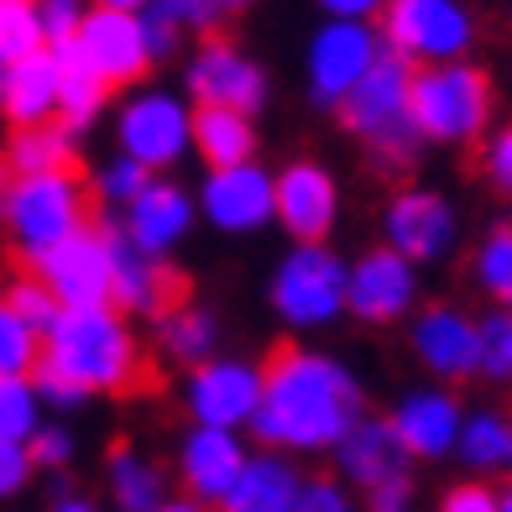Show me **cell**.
<instances>
[{"instance_id": "obj_41", "label": "cell", "mask_w": 512, "mask_h": 512, "mask_svg": "<svg viewBox=\"0 0 512 512\" xmlns=\"http://www.w3.org/2000/svg\"><path fill=\"white\" fill-rule=\"evenodd\" d=\"M84 11H89V6H79V0H48V6H42V32H48V48H53V53H58V48H74V42H79Z\"/></svg>"}, {"instance_id": "obj_2", "label": "cell", "mask_w": 512, "mask_h": 512, "mask_svg": "<svg viewBox=\"0 0 512 512\" xmlns=\"http://www.w3.org/2000/svg\"><path fill=\"white\" fill-rule=\"evenodd\" d=\"M136 377H142V340L115 304L63 309L42 335V366L32 371L48 413H74L89 398L126 392Z\"/></svg>"}, {"instance_id": "obj_8", "label": "cell", "mask_w": 512, "mask_h": 512, "mask_svg": "<svg viewBox=\"0 0 512 512\" xmlns=\"http://www.w3.org/2000/svg\"><path fill=\"white\" fill-rule=\"evenodd\" d=\"M377 27L387 53H398L408 68L460 63L476 42V16L465 0H387Z\"/></svg>"}, {"instance_id": "obj_10", "label": "cell", "mask_w": 512, "mask_h": 512, "mask_svg": "<svg viewBox=\"0 0 512 512\" xmlns=\"http://www.w3.org/2000/svg\"><path fill=\"white\" fill-rule=\"evenodd\" d=\"M262 387H267L262 361H251V356H225V351H220L215 361L183 371L178 398H183L189 424L251 434L256 413H262Z\"/></svg>"}, {"instance_id": "obj_26", "label": "cell", "mask_w": 512, "mask_h": 512, "mask_svg": "<svg viewBox=\"0 0 512 512\" xmlns=\"http://www.w3.org/2000/svg\"><path fill=\"white\" fill-rule=\"evenodd\" d=\"M304 486H309V476L298 471L293 455L256 450L251 465H246V476L236 481V492L225 497L220 512H298Z\"/></svg>"}, {"instance_id": "obj_31", "label": "cell", "mask_w": 512, "mask_h": 512, "mask_svg": "<svg viewBox=\"0 0 512 512\" xmlns=\"http://www.w3.org/2000/svg\"><path fill=\"white\" fill-rule=\"evenodd\" d=\"M507 450H512V418H507V413H497V408L465 413L455 460H460L476 481H486L492 471H507Z\"/></svg>"}, {"instance_id": "obj_44", "label": "cell", "mask_w": 512, "mask_h": 512, "mask_svg": "<svg viewBox=\"0 0 512 512\" xmlns=\"http://www.w3.org/2000/svg\"><path fill=\"white\" fill-rule=\"evenodd\" d=\"M481 173L497 194H512V126L507 131H492L481 147Z\"/></svg>"}, {"instance_id": "obj_20", "label": "cell", "mask_w": 512, "mask_h": 512, "mask_svg": "<svg viewBox=\"0 0 512 512\" xmlns=\"http://www.w3.org/2000/svg\"><path fill=\"white\" fill-rule=\"evenodd\" d=\"M74 58L89 68L95 79H105L110 89H136L147 84V42H142V16H121V11H84V27L74 42Z\"/></svg>"}, {"instance_id": "obj_38", "label": "cell", "mask_w": 512, "mask_h": 512, "mask_svg": "<svg viewBox=\"0 0 512 512\" xmlns=\"http://www.w3.org/2000/svg\"><path fill=\"white\" fill-rule=\"evenodd\" d=\"M481 377L512 382V309L481 314Z\"/></svg>"}, {"instance_id": "obj_45", "label": "cell", "mask_w": 512, "mask_h": 512, "mask_svg": "<svg viewBox=\"0 0 512 512\" xmlns=\"http://www.w3.org/2000/svg\"><path fill=\"white\" fill-rule=\"evenodd\" d=\"M439 512H497V486H486L476 476H465L455 486H445L439 497Z\"/></svg>"}, {"instance_id": "obj_40", "label": "cell", "mask_w": 512, "mask_h": 512, "mask_svg": "<svg viewBox=\"0 0 512 512\" xmlns=\"http://www.w3.org/2000/svg\"><path fill=\"white\" fill-rule=\"evenodd\" d=\"M183 37H189V32L178 27V16L162 6V0L152 11H142V42H147L152 63H173V53H183Z\"/></svg>"}, {"instance_id": "obj_30", "label": "cell", "mask_w": 512, "mask_h": 512, "mask_svg": "<svg viewBox=\"0 0 512 512\" xmlns=\"http://www.w3.org/2000/svg\"><path fill=\"white\" fill-rule=\"evenodd\" d=\"M53 53V48H48ZM58 63H63V100H58V126L74 136L84 131H95L100 126V115L110 110V84L105 79H95L89 68L74 58V48H58Z\"/></svg>"}, {"instance_id": "obj_1", "label": "cell", "mask_w": 512, "mask_h": 512, "mask_svg": "<svg viewBox=\"0 0 512 512\" xmlns=\"http://www.w3.org/2000/svg\"><path fill=\"white\" fill-rule=\"evenodd\" d=\"M262 413H256V450L277 455H335V445L366 418V387L351 361L319 345H283L262 361Z\"/></svg>"}, {"instance_id": "obj_57", "label": "cell", "mask_w": 512, "mask_h": 512, "mask_svg": "<svg viewBox=\"0 0 512 512\" xmlns=\"http://www.w3.org/2000/svg\"><path fill=\"white\" fill-rule=\"evenodd\" d=\"M507 471H512V450H507Z\"/></svg>"}, {"instance_id": "obj_55", "label": "cell", "mask_w": 512, "mask_h": 512, "mask_svg": "<svg viewBox=\"0 0 512 512\" xmlns=\"http://www.w3.org/2000/svg\"><path fill=\"white\" fill-rule=\"evenodd\" d=\"M0 100H6V68H0Z\"/></svg>"}, {"instance_id": "obj_22", "label": "cell", "mask_w": 512, "mask_h": 512, "mask_svg": "<svg viewBox=\"0 0 512 512\" xmlns=\"http://www.w3.org/2000/svg\"><path fill=\"white\" fill-rule=\"evenodd\" d=\"M330 460H335V481H345L361 497L387 486V481H398V476H413V460H408V450H403V439H398L387 413H366L361 424L335 445Z\"/></svg>"}, {"instance_id": "obj_12", "label": "cell", "mask_w": 512, "mask_h": 512, "mask_svg": "<svg viewBox=\"0 0 512 512\" xmlns=\"http://www.w3.org/2000/svg\"><path fill=\"white\" fill-rule=\"evenodd\" d=\"M199 220L220 236H262L267 225H277V173L256 162L241 168H209L194 189Z\"/></svg>"}, {"instance_id": "obj_4", "label": "cell", "mask_w": 512, "mask_h": 512, "mask_svg": "<svg viewBox=\"0 0 512 512\" xmlns=\"http://www.w3.org/2000/svg\"><path fill=\"white\" fill-rule=\"evenodd\" d=\"M340 126L366 147L382 168H408L424 147L413 126V68L398 53H382V63L366 74V84L340 105Z\"/></svg>"}, {"instance_id": "obj_53", "label": "cell", "mask_w": 512, "mask_h": 512, "mask_svg": "<svg viewBox=\"0 0 512 512\" xmlns=\"http://www.w3.org/2000/svg\"><path fill=\"white\" fill-rule=\"evenodd\" d=\"M6 194H11V173H6V162H0V209H6Z\"/></svg>"}, {"instance_id": "obj_27", "label": "cell", "mask_w": 512, "mask_h": 512, "mask_svg": "<svg viewBox=\"0 0 512 512\" xmlns=\"http://www.w3.org/2000/svg\"><path fill=\"white\" fill-rule=\"evenodd\" d=\"M220 335H225V324H220V314L209 304H173L162 319H152V340H157L162 361H173L183 371L215 361L220 356Z\"/></svg>"}, {"instance_id": "obj_25", "label": "cell", "mask_w": 512, "mask_h": 512, "mask_svg": "<svg viewBox=\"0 0 512 512\" xmlns=\"http://www.w3.org/2000/svg\"><path fill=\"white\" fill-rule=\"evenodd\" d=\"M173 497V476L157 455L136 445H110L105 450V502L110 512H157Z\"/></svg>"}, {"instance_id": "obj_42", "label": "cell", "mask_w": 512, "mask_h": 512, "mask_svg": "<svg viewBox=\"0 0 512 512\" xmlns=\"http://www.w3.org/2000/svg\"><path fill=\"white\" fill-rule=\"evenodd\" d=\"M298 512H366V507L356 502V492H351L345 481H335V476H309Z\"/></svg>"}, {"instance_id": "obj_19", "label": "cell", "mask_w": 512, "mask_h": 512, "mask_svg": "<svg viewBox=\"0 0 512 512\" xmlns=\"http://www.w3.org/2000/svg\"><path fill=\"white\" fill-rule=\"evenodd\" d=\"M194 230H199V204L194 189H183L178 178H152L121 215V236L152 262H168L173 251H183Z\"/></svg>"}, {"instance_id": "obj_29", "label": "cell", "mask_w": 512, "mask_h": 512, "mask_svg": "<svg viewBox=\"0 0 512 512\" xmlns=\"http://www.w3.org/2000/svg\"><path fill=\"white\" fill-rule=\"evenodd\" d=\"M74 152H79V142L53 121V126L11 131V136H6V152H0V162H6V173H11V178H32V173H63V168H74Z\"/></svg>"}, {"instance_id": "obj_13", "label": "cell", "mask_w": 512, "mask_h": 512, "mask_svg": "<svg viewBox=\"0 0 512 512\" xmlns=\"http://www.w3.org/2000/svg\"><path fill=\"white\" fill-rule=\"evenodd\" d=\"M382 246L408 256L413 267H434L460 246V215L455 204L429 189V183H403L382 204Z\"/></svg>"}, {"instance_id": "obj_47", "label": "cell", "mask_w": 512, "mask_h": 512, "mask_svg": "<svg viewBox=\"0 0 512 512\" xmlns=\"http://www.w3.org/2000/svg\"><path fill=\"white\" fill-rule=\"evenodd\" d=\"M319 6V21H371L377 27L387 0H314Z\"/></svg>"}, {"instance_id": "obj_18", "label": "cell", "mask_w": 512, "mask_h": 512, "mask_svg": "<svg viewBox=\"0 0 512 512\" xmlns=\"http://www.w3.org/2000/svg\"><path fill=\"white\" fill-rule=\"evenodd\" d=\"M251 445L246 434H230V429H204V424H189L173 450V476L183 486V497H194L204 507H225V497L236 492V481L246 476L251 465Z\"/></svg>"}, {"instance_id": "obj_23", "label": "cell", "mask_w": 512, "mask_h": 512, "mask_svg": "<svg viewBox=\"0 0 512 512\" xmlns=\"http://www.w3.org/2000/svg\"><path fill=\"white\" fill-rule=\"evenodd\" d=\"M173 293H178V272L168 262L142 256L121 236V225H110V304L126 319H162L173 309Z\"/></svg>"}, {"instance_id": "obj_14", "label": "cell", "mask_w": 512, "mask_h": 512, "mask_svg": "<svg viewBox=\"0 0 512 512\" xmlns=\"http://www.w3.org/2000/svg\"><path fill=\"white\" fill-rule=\"evenodd\" d=\"M424 267H413L408 256L371 246L361 256H351V293H345V319L366 324V330H387V324L413 319L418 298H424Z\"/></svg>"}, {"instance_id": "obj_9", "label": "cell", "mask_w": 512, "mask_h": 512, "mask_svg": "<svg viewBox=\"0 0 512 512\" xmlns=\"http://www.w3.org/2000/svg\"><path fill=\"white\" fill-rule=\"evenodd\" d=\"M387 42L371 21H319L304 42V89L319 110H340L382 63Z\"/></svg>"}, {"instance_id": "obj_39", "label": "cell", "mask_w": 512, "mask_h": 512, "mask_svg": "<svg viewBox=\"0 0 512 512\" xmlns=\"http://www.w3.org/2000/svg\"><path fill=\"white\" fill-rule=\"evenodd\" d=\"M27 450H32V465H37V471H68V465L79 460V434L68 429V424H58V418H48Z\"/></svg>"}, {"instance_id": "obj_28", "label": "cell", "mask_w": 512, "mask_h": 512, "mask_svg": "<svg viewBox=\"0 0 512 512\" xmlns=\"http://www.w3.org/2000/svg\"><path fill=\"white\" fill-rule=\"evenodd\" d=\"M256 147H262L256 115H246V110H194V157L204 162V173L256 162Z\"/></svg>"}, {"instance_id": "obj_15", "label": "cell", "mask_w": 512, "mask_h": 512, "mask_svg": "<svg viewBox=\"0 0 512 512\" xmlns=\"http://www.w3.org/2000/svg\"><path fill=\"white\" fill-rule=\"evenodd\" d=\"M27 272L63 309L110 304V225H84L79 236L58 241L53 251L27 256Z\"/></svg>"}, {"instance_id": "obj_21", "label": "cell", "mask_w": 512, "mask_h": 512, "mask_svg": "<svg viewBox=\"0 0 512 512\" xmlns=\"http://www.w3.org/2000/svg\"><path fill=\"white\" fill-rule=\"evenodd\" d=\"M392 429H398L408 460H450L460 445V429H465V408L450 387L424 382V387H408L398 403H392Z\"/></svg>"}, {"instance_id": "obj_43", "label": "cell", "mask_w": 512, "mask_h": 512, "mask_svg": "<svg viewBox=\"0 0 512 512\" xmlns=\"http://www.w3.org/2000/svg\"><path fill=\"white\" fill-rule=\"evenodd\" d=\"M32 476H37L32 450H27V445H6V439H0V502L21 497V492L32 486Z\"/></svg>"}, {"instance_id": "obj_11", "label": "cell", "mask_w": 512, "mask_h": 512, "mask_svg": "<svg viewBox=\"0 0 512 512\" xmlns=\"http://www.w3.org/2000/svg\"><path fill=\"white\" fill-rule=\"evenodd\" d=\"M183 95L194 110H246L256 115L272 95V74L262 58H251L241 42L230 37H204L199 48L183 58Z\"/></svg>"}, {"instance_id": "obj_36", "label": "cell", "mask_w": 512, "mask_h": 512, "mask_svg": "<svg viewBox=\"0 0 512 512\" xmlns=\"http://www.w3.org/2000/svg\"><path fill=\"white\" fill-rule=\"evenodd\" d=\"M147 183H152V173L142 168V162H131V157L115 152V157H105L100 168H95V199H100L105 209H121V215H126L131 199L142 194Z\"/></svg>"}, {"instance_id": "obj_51", "label": "cell", "mask_w": 512, "mask_h": 512, "mask_svg": "<svg viewBox=\"0 0 512 512\" xmlns=\"http://www.w3.org/2000/svg\"><path fill=\"white\" fill-rule=\"evenodd\" d=\"M157 512H215V507H204V502H194V497H183V492H178V497L162 502Z\"/></svg>"}, {"instance_id": "obj_33", "label": "cell", "mask_w": 512, "mask_h": 512, "mask_svg": "<svg viewBox=\"0 0 512 512\" xmlns=\"http://www.w3.org/2000/svg\"><path fill=\"white\" fill-rule=\"evenodd\" d=\"M37 53H48L37 0H0V68H16Z\"/></svg>"}, {"instance_id": "obj_3", "label": "cell", "mask_w": 512, "mask_h": 512, "mask_svg": "<svg viewBox=\"0 0 512 512\" xmlns=\"http://www.w3.org/2000/svg\"><path fill=\"white\" fill-rule=\"evenodd\" d=\"M351 256L324 246H288L267 272V309L288 335H319L345 319Z\"/></svg>"}, {"instance_id": "obj_7", "label": "cell", "mask_w": 512, "mask_h": 512, "mask_svg": "<svg viewBox=\"0 0 512 512\" xmlns=\"http://www.w3.org/2000/svg\"><path fill=\"white\" fill-rule=\"evenodd\" d=\"M0 225L16 241L21 256H42L58 241L79 236L89 225V183L63 168V173H32V178H11L6 209H0Z\"/></svg>"}, {"instance_id": "obj_34", "label": "cell", "mask_w": 512, "mask_h": 512, "mask_svg": "<svg viewBox=\"0 0 512 512\" xmlns=\"http://www.w3.org/2000/svg\"><path fill=\"white\" fill-rule=\"evenodd\" d=\"M471 277L497 309H512V225H497L481 236V246L471 256Z\"/></svg>"}, {"instance_id": "obj_5", "label": "cell", "mask_w": 512, "mask_h": 512, "mask_svg": "<svg viewBox=\"0 0 512 512\" xmlns=\"http://www.w3.org/2000/svg\"><path fill=\"white\" fill-rule=\"evenodd\" d=\"M413 126L424 147H471L492 126V79L471 58L413 68Z\"/></svg>"}, {"instance_id": "obj_54", "label": "cell", "mask_w": 512, "mask_h": 512, "mask_svg": "<svg viewBox=\"0 0 512 512\" xmlns=\"http://www.w3.org/2000/svg\"><path fill=\"white\" fill-rule=\"evenodd\" d=\"M497 512H512V481H507L502 492H497Z\"/></svg>"}, {"instance_id": "obj_6", "label": "cell", "mask_w": 512, "mask_h": 512, "mask_svg": "<svg viewBox=\"0 0 512 512\" xmlns=\"http://www.w3.org/2000/svg\"><path fill=\"white\" fill-rule=\"evenodd\" d=\"M115 152L142 162L152 178H168L183 157H194V105L183 89L136 84L115 105Z\"/></svg>"}, {"instance_id": "obj_37", "label": "cell", "mask_w": 512, "mask_h": 512, "mask_svg": "<svg viewBox=\"0 0 512 512\" xmlns=\"http://www.w3.org/2000/svg\"><path fill=\"white\" fill-rule=\"evenodd\" d=\"M0 298H6V304H11V309H16L21 319H27V324H32L37 335H48V330H53V319L63 314V304H58V298H53L48 288H42V283H37L32 272L11 277V283L0 288Z\"/></svg>"}, {"instance_id": "obj_32", "label": "cell", "mask_w": 512, "mask_h": 512, "mask_svg": "<svg viewBox=\"0 0 512 512\" xmlns=\"http://www.w3.org/2000/svg\"><path fill=\"white\" fill-rule=\"evenodd\" d=\"M48 424V403L32 377H0V439L6 445H32Z\"/></svg>"}, {"instance_id": "obj_46", "label": "cell", "mask_w": 512, "mask_h": 512, "mask_svg": "<svg viewBox=\"0 0 512 512\" xmlns=\"http://www.w3.org/2000/svg\"><path fill=\"white\" fill-rule=\"evenodd\" d=\"M162 6L178 16V27H183V32H209V37H215L220 16H225L215 0H162Z\"/></svg>"}, {"instance_id": "obj_16", "label": "cell", "mask_w": 512, "mask_h": 512, "mask_svg": "<svg viewBox=\"0 0 512 512\" xmlns=\"http://www.w3.org/2000/svg\"><path fill=\"white\" fill-rule=\"evenodd\" d=\"M340 215V178L319 157H293L288 168H277V230L288 236V246H324L335 236Z\"/></svg>"}, {"instance_id": "obj_48", "label": "cell", "mask_w": 512, "mask_h": 512, "mask_svg": "<svg viewBox=\"0 0 512 512\" xmlns=\"http://www.w3.org/2000/svg\"><path fill=\"white\" fill-rule=\"evenodd\" d=\"M413 476H398V481H387V486H377V492H366L361 497V507L366 512H413Z\"/></svg>"}, {"instance_id": "obj_49", "label": "cell", "mask_w": 512, "mask_h": 512, "mask_svg": "<svg viewBox=\"0 0 512 512\" xmlns=\"http://www.w3.org/2000/svg\"><path fill=\"white\" fill-rule=\"evenodd\" d=\"M48 512H110V507H100L95 497H84V492H58L48 502Z\"/></svg>"}, {"instance_id": "obj_24", "label": "cell", "mask_w": 512, "mask_h": 512, "mask_svg": "<svg viewBox=\"0 0 512 512\" xmlns=\"http://www.w3.org/2000/svg\"><path fill=\"white\" fill-rule=\"evenodd\" d=\"M58 100H63V63H58V53H37L27 63L6 68V100H0V115H6L11 131L53 126L58 121Z\"/></svg>"}, {"instance_id": "obj_50", "label": "cell", "mask_w": 512, "mask_h": 512, "mask_svg": "<svg viewBox=\"0 0 512 512\" xmlns=\"http://www.w3.org/2000/svg\"><path fill=\"white\" fill-rule=\"evenodd\" d=\"M89 6H100V11H121V16H142L152 11L157 0H89Z\"/></svg>"}, {"instance_id": "obj_56", "label": "cell", "mask_w": 512, "mask_h": 512, "mask_svg": "<svg viewBox=\"0 0 512 512\" xmlns=\"http://www.w3.org/2000/svg\"><path fill=\"white\" fill-rule=\"evenodd\" d=\"M37 6H48V0H37ZM79 6H89V0H79Z\"/></svg>"}, {"instance_id": "obj_17", "label": "cell", "mask_w": 512, "mask_h": 512, "mask_svg": "<svg viewBox=\"0 0 512 512\" xmlns=\"http://www.w3.org/2000/svg\"><path fill=\"white\" fill-rule=\"evenodd\" d=\"M408 351L439 387L481 377V319L460 304H424L408 319Z\"/></svg>"}, {"instance_id": "obj_35", "label": "cell", "mask_w": 512, "mask_h": 512, "mask_svg": "<svg viewBox=\"0 0 512 512\" xmlns=\"http://www.w3.org/2000/svg\"><path fill=\"white\" fill-rule=\"evenodd\" d=\"M42 366V335L0 298V377H32Z\"/></svg>"}, {"instance_id": "obj_52", "label": "cell", "mask_w": 512, "mask_h": 512, "mask_svg": "<svg viewBox=\"0 0 512 512\" xmlns=\"http://www.w3.org/2000/svg\"><path fill=\"white\" fill-rule=\"evenodd\" d=\"M215 6H220L225 16H236V11H251V6H262V0H215Z\"/></svg>"}]
</instances>
